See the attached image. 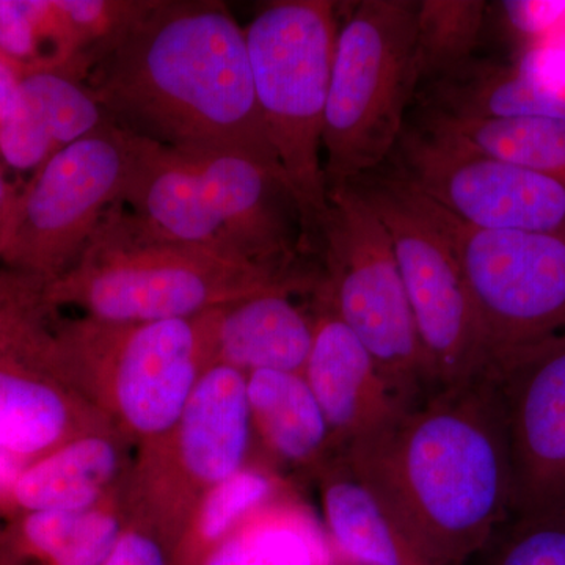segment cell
I'll list each match as a JSON object with an SVG mask.
<instances>
[{"label": "cell", "instance_id": "28", "mask_svg": "<svg viewBox=\"0 0 565 565\" xmlns=\"http://www.w3.org/2000/svg\"><path fill=\"white\" fill-rule=\"evenodd\" d=\"M426 117L470 141L486 154L546 174L565 184V120L523 118L503 121H455L427 110Z\"/></svg>", "mask_w": 565, "mask_h": 565}, {"label": "cell", "instance_id": "2", "mask_svg": "<svg viewBox=\"0 0 565 565\" xmlns=\"http://www.w3.org/2000/svg\"><path fill=\"white\" fill-rule=\"evenodd\" d=\"M85 81L109 120L136 136L236 152L286 180L256 102L245 29L225 3L145 0Z\"/></svg>", "mask_w": 565, "mask_h": 565}, {"label": "cell", "instance_id": "24", "mask_svg": "<svg viewBox=\"0 0 565 565\" xmlns=\"http://www.w3.org/2000/svg\"><path fill=\"white\" fill-rule=\"evenodd\" d=\"M199 565H338L321 515L297 492L264 504Z\"/></svg>", "mask_w": 565, "mask_h": 565}, {"label": "cell", "instance_id": "4", "mask_svg": "<svg viewBox=\"0 0 565 565\" xmlns=\"http://www.w3.org/2000/svg\"><path fill=\"white\" fill-rule=\"evenodd\" d=\"M318 278H286L180 243L118 202L104 214L77 262L47 286L55 310L143 323L193 318L270 291H315Z\"/></svg>", "mask_w": 565, "mask_h": 565}, {"label": "cell", "instance_id": "6", "mask_svg": "<svg viewBox=\"0 0 565 565\" xmlns=\"http://www.w3.org/2000/svg\"><path fill=\"white\" fill-rule=\"evenodd\" d=\"M338 3L275 0L245 29L256 102L302 221L305 248L329 206L321 161Z\"/></svg>", "mask_w": 565, "mask_h": 565}, {"label": "cell", "instance_id": "34", "mask_svg": "<svg viewBox=\"0 0 565 565\" xmlns=\"http://www.w3.org/2000/svg\"><path fill=\"white\" fill-rule=\"evenodd\" d=\"M20 192L7 181L6 174L0 170V256L6 250L7 243H9Z\"/></svg>", "mask_w": 565, "mask_h": 565}, {"label": "cell", "instance_id": "7", "mask_svg": "<svg viewBox=\"0 0 565 565\" xmlns=\"http://www.w3.org/2000/svg\"><path fill=\"white\" fill-rule=\"evenodd\" d=\"M418 0H362L338 25L323 118L327 189L373 173L404 132L422 82Z\"/></svg>", "mask_w": 565, "mask_h": 565}, {"label": "cell", "instance_id": "17", "mask_svg": "<svg viewBox=\"0 0 565 565\" xmlns=\"http://www.w3.org/2000/svg\"><path fill=\"white\" fill-rule=\"evenodd\" d=\"M109 121L85 82L65 70L21 74L17 104L0 125V162L35 173L63 148Z\"/></svg>", "mask_w": 565, "mask_h": 565}, {"label": "cell", "instance_id": "12", "mask_svg": "<svg viewBox=\"0 0 565 565\" xmlns=\"http://www.w3.org/2000/svg\"><path fill=\"white\" fill-rule=\"evenodd\" d=\"M397 173L465 225L565 237V184L473 147L424 115L403 132Z\"/></svg>", "mask_w": 565, "mask_h": 565}, {"label": "cell", "instance_id": "22", "mask_svg": "<svg viewBox=\"0 0 565 565\" xmlns=\"http://www.w3.org/2000/svg\"><path fill=\"white\" fill-rule=\"evenodd\" d=\"M426 110L455 121L565 120V92L516 65L470 61L434 79Z\"/></svg>", "mask_w": 565, "mask_h": 565}, {"label": "cell", "instance_id": "19", "mask_svg": "<svg viewBox=\"0 0 565 565\" xmlns=\"http://www.w3.org/2000/svg\"><path fill=\"white\" fill-rule=\"evenodd\" d=\"M322 525L338 557L359 565H435L394 522L343 452L315 471Z\"/></svg>", "mask_w": 565, "mask_h": 565}, {"label": "cell", "instance_id": "9", "mask_svg": "<svg viewBox=\"0 0 565 565\" xmlns=\"http://www.w3.org/2000/svg\"><path fill=\"white\" fill-rule=\"evenodd\" d=\"M384 222L433 392L487 373L492 353L470 282L433 202L399 173L352 182Z\"/></svg>", "mask_w": 565, "mask_h": 565}, {"label": "cell", "instance_id": "29", "mask_svg": "<svg viewBox=\"0 0 565 565\" xmlns=\"http://www.w3.org/2000/svg\"><path fill=\"white\" fill-rule=\"evenodd\" d=\"M486 10L482 0H418L423 77L437 79L473 58Z\"/></svg>", "mask_w": 565, "mask_h": 565}, {"label": "cell", "instance_id": "27", "mask_svg": "<svg viewBox=\"0 0 565 565\" xmlns=\"http://www.w3.org/2000/svg\"><path fill=\"white\" fill-rule=\"evenodd\" d=\"M50 282L17 270L0 269V359L39 364L57 373L55 308Z\"/></svg>", "mask_w": 565, "mask_h": 565}, {"label": "cell", "instance_id": "15", "mask_svg": "<svg viewBox=\"0 0 565 565\" xmlns=\"http://www.w3.org/2000/svg\"><path fill=\"white\" fill-rule=\"evenodd\" d=\"M313 343L302 371L329 423L334 448L384 426L405 405L385 381L373 355L316 289Z\"/></svg>", "mask_w": 565, "mask_h": 565}, {"label": "cell", "instance_id": "33", "mask_svg": "<svg viewBox=\"0 0 565 565\" xmlns=\"http://www.w3.org/2000/svg\"><path fill=\"white\" fill-rule=\"evenodd\" d=\"M516 66L542 84L565 92V32L527 46Z\"/></svg>", "mask_w": 565, "mask_h": 565}, {"label": "cell", "instance_id": "31", "mask_svg": "<svg viewBox=\"0 0 565 565\" xmlns=\"http://www.w3.org/2000/svg\"><path fill=\"white\" fill-rule=\"evenodd\" d=\"M501 10L527 46L565 32V0H508L501 2Z\"/></svg>", "mask_w": 565, "mask_h": 565}, {"label": "cell", "instance_id": "25", "mask_svg": "<svg viewBox=\"0 0 565 565\" xmlns=\"http://www.w3.org/2000/svg\"><path fill=\"white\" fill-rule=\"evenodd\" d=\"M291 492V481L273 465L248 460L200 498L173 546V565H199L248 515Z\"/></svg>", "mask_w": 565, "mask_h": 565}, {"label": "cell", "instance_id": "16", "mask_svg": "<svg viewBox=\"0 0 565 565\" xmlns=\"http://www.w3.org/2000/svg\"><path fill=\"white\" fill-rule=\"evenodd\" d=\"M99 433L118 430L74 386L39 364L0 359L2 451L35 462L76 438Z\"/></svg>", "mask_w": 565, "mask_h": 565}, {"label": "cell", "instance_id": "36", "mask_svg": "<svg viewBox=\"0 0 565 565\" xmlns=\"http://www.w3.org/2000/svg\"><path fill=\"white\" fill-rule=\"evenodd\" d=\"M338 565H359V564L351 563V561H345V559H343V557H338Z\"/></svg>", "mask_w": 565, "mask_h": 565}, {"label": "cell", "instance_id": "8", "mask_svg": "<svg viewBox=\"0 0 565 565\" xmlns=\"http://www.w3.org/2000/svg\"><path fill=\"white\" fill-rule=\"evenodd\" d=\"M319 239L326 274L316 289L373 355L399 403L422 399L433 385L392 237L352 184L329 191Z\"/></svg>", "mask_w": 565, "mask_h": 565}, {"label": "cell", "instance_id": "13", "mask_svg": "<svg viewBox=\"0 0 565 565\" xmlns=\"http://www.w3.org/2000/svg\"><path fill=\"white\" fill-rule=\"evenodd\" d=\"M433 204L470 282L492 362L565 333V237L487 232Z\"/></svg>", "mask_w": 565, "mask_h": 565}, {"label": "cell", "instance_id": "1", "mask_svg": "<svg viewBox=\"0 0 565 565\" xmlns=\"http://www.w3.org/2000/svg\"><path fill=\"white\" fill-rule=\"evenodd\" d=\"M340 452L435 565H467L511 519V441L492 370L427 393Z\"/></svg>", "mask_w": 565, "mask_h": 565}, {"label": "cell", "instance_id": "3", "mask_svg": "<svg viewBox=\"0 0 565 565\" xmlns=\"http://www.w3.org/2000/svg\"><path fill=\"white\" fill-rule=\"evenodd\" d=\"M121 203L158 232L286 278L305 250L288 182L236 152L170 147L141 137Z\"/></svg>", "mask_w": 565, "mask_h": 565}, {"label": "cell", "instance_id": "20", "mask_svg": "<svg viewBox=\"0 0 565 565\" xmlns=\"http://www.w3.org/2000/svg\"><path fill=\"white\" fill-rule=\"evenodd\" d=\"M128 520L125 486L82 511L9 516L0 520V565H99Z\"/></svg>", "mask_w": 565, "mask_h": 565}, {"label": "cell", "instance_id": "14", "mask_svg": "<svg viewBox=\"0 0 565 565\" xmlns=\"http://www.w3.org/2000/svg\"><path fill=\"white\" fill-rule=\"evenodd\" d=\"M490 370L508 418L512 515L565 504V333L497 356Z\"/></svg>", "mask_w": 565, "mask_h": 565}, {"label": "cell", "instance_id": "5", "mask_svg": "<svg viewBox=\"0 0 565 565\" xmlns=\"http://www.w3.org/2000/svg\"><path fill=\"white\" fill-rule=\"evenodd\" d=\"M217 313L143 323L57 321L63 377L122 438L140 448L154 444L172 433L215 363Z\"/></svg>", "mask_w": 565, "mask_h": 565}, {"label": "cell", "instance_id": "11", "mask_svg": "<svg viewBox=\"0 0 565 565\" xmlns=\"http://www.w3.org/2000/svg\"><path fill=\"white\" fill-rule=\"evenodd\" d=\"M140 147V136L109 120L43 163L20 192L3 267L47 282L68 273L121 202Z\"/></svg>", "mask_w": 565, "mask_h": 565}, {"label": "cell", "instance_id": "32", "mask_svg": "<svg viewBox=\"0 0 565 565\" xmlns=\"http://www.w3.org/2000/svg\"><path fill=\"white\" fill-rule=\"evenodd\" d=\"M99 565H173L172 546L152 527L129 519Z\"/></svg>", "mask_w": 565, "mask_h": 565}, {"label": "cell", "instance_id": "30", "mask_svg": "<svg viewBox=\"0 0 565 565\" xmlns=\"http://www.w3.org/2000/svg\"><path fill=\"white\" fill-rule=\"evenodd\" d=\"M484 552L486 565H565V504L512 515Z\"/></svg>", "mask_w": 565, "mask_h": 565}, {"label": "cell", "instance_id": "23", "mask_svg": "<svg viewBox=\"0 0 565 565\" xmlns=\"http://www.w3.org/2000/svg\"><path fill=\"white\" fill-rule=\"evenodd\" d=\"M253 435L277 462L315 471L337 455L329 423L302 373L247 374Z\"/></svg>", "mask_w": 565, "mask_h": 565}, {"label": "cell", "instance_id": "35", "mask_svg": "<svg viewBox=\"0 0 565 565\" xmlns=\"http://www.w3.org/2000/svg\"><path fill=\"white\" fill-rule=\"evenodd\" d=\"M20 73L0 58V125L9 117L20 92Z\"/></svg>", "mask_w": 565, "mask_h": 565}, {"label": "cell", "instance_id": "21", "mask_svg": "<svg viewBox=\"0 0 565 565\" xmlns=\"http://www.w3.org/2000/svg\"><path fill=\"white\" fill-rule=\"evenodd\" d=\"M291 291H270L218 308L215 363L244 373H302L313 343V318L291 300Z\"/></svg>", "mask_w": 565, "mask_h": 565}, {"label": "cell", "instance_id": "10", "mask_svg": "<svg viewBox=\"0 0 565 565\" xmlns=\"http://www.w3.org/2000/svg\"><path fill=\"white\" fill-rule=\"evenodd\" d=\"M252 438L247 373L211 364L172 433L140 448L125 484L129 516L161 534L173 552L200 498L248 462Z\"/></svg>", "mask_w": 565, "mask_h": 565}, {"label": "cell", "instance_id": "26", "mask_svg": "<svg viewBox=\"0 0 565 565\" xmlns=\"http://www.w3.org/2000/svg\"><path fill=\"white\" fill-rule=\"evenodd\" d=\"M0 58L20 76L36 70L82 76L76 41L55 2L0 0Z\"/></svg>", "mask_w": 565, "mask_h": 565}, {"label": "cell", "instance_id": "18", "mask_svg": "<svg viewBox=\"0 0 565 565\" xmlns=\"http://www.w3.org/2000/svg\"><path fill=\"white\" fill-rule=\"evenodd\" d=\"M125 441L118 433L85 435L35 460L11 489L6 519L103 503L125 486Z\"/></svg>", "mask_w": 565, "mask_h": 565}]
</instances>
